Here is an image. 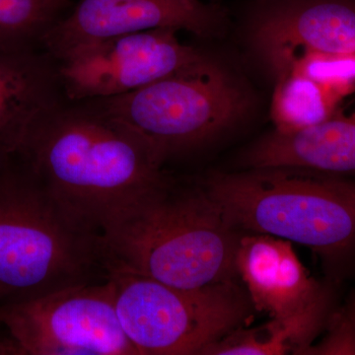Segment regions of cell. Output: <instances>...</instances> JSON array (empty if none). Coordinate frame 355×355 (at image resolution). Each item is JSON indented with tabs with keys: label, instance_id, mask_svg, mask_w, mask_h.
<instances>
[{
	"label": "cell",
	"instance_id": "6da1fadb",
	"mask_svg": "<svg viewBox=\"0 0 355 355\" xmlns=\"http://www.w3.org/2000/svg\"><path fill=\"white\" fill-rule=\"evenodd\" d=\"M15 158L99 235L114 214L172 176L137 135L85 101H64L44 114Z\"/></svg>",
	"mask_w": 355,
	"mask_h": 355
},
{
	"label": "cell",
	"instance_id": "7a4b0ae2",
	"mask_svg": "<svg viewBox=\"0 0 355 355\" xmlns=\"http://www.w3.org/2000/svg\"><path fill=\"white\" fill-rule=\"evenodd\" d=\"M243 234L200 180L181 182L172 175L114 214L100 239L107 270L193 289L239 279Z\"/></svg>",
	"mask_w": 355,
	"mask_h": 355
},
{
	"label": "cell",
	"instance_id": "3957f363",
	"mask_svg": "<svg viewBox=\"0 0 355 355\" xmlns=\"http://www.w3.org/2000/svg\"><path fill=\"white\" fill-rule=\"evenodd\" d=\"M243 233L309 248L328 279L342 284L355 272V178L294 167L247 168L200 180Z\"/></svg>",
	"mask_w": 355,
	"mask_h": 355
},
{
	"label": "cell",
	"instance_id": "277c9868",
	"mask_svg": "<svg viewBox=\"0 0 355 355\" xmlns=\"http://www.w3.org/2000/svg\"><path fill=\"white\" fill-rule=\"evenodd\" d=\"M108 275L98 233L69 216L18 159L0 168V302Z\"/></svg>",
	"mask_w": 355,
	"mask_h": 355
},
{
	"label": "cell",
	"instance_id": "5b68a950",
	"mask_svg": "<svg viewBox=\"0 0 355 355\" xmlns=\"http://www.w3.org/2000/svg\"><path fill=\"white\" fill-rule=\"evenodd\" d=\"M85 102L137 135L164 168L220 137L249 107L244 89L214 58L135 92Z\"/></svg>",
	"mask_w": 355,
	"mask_h": 355
},
{
	"label": "cell",
	"instance_id": "8992f818",
	"mask_svg": "<svg viewBox=\"0 0 355 355\" xmlns=\"http://www.w3.org/2000/svg\"><path fill=\"white\" fill-rule=\"evenodd\" d=\"M116 310L139 355L202 354L224 336L251 324L254 309L237 280L179 288L110 270Z\"/></svg>",
	"mask_w": 355,
	"mask_h": 355
},
{
	"label": "cell",
	"instance_id": "52a82bcc",
	"mask_svg": "<svg viewBox=\"0 0 355 355\" xmlns=\"http://www.w3.org/2000/svg\"><path fill=\"white\" fill-rule=\"evenodd\" d=\"M111 277L0 302L17 355H139L121 328Z\"/></svg>",
	"mask_w": 355,
	"mask_h": 355
},
{
	"label": "cell",
	"instance_id": "ba28073f",
	"mask_svg": "<svg viewBox=\"0 0 355 355\" xmlns=\"http://www.w3.org/2000/svg\"><path fill=\"white\" fill-rule=\"evenodd\" d=\"M176 30H147L83 44L55 58L67 101L128 94L212 60L178 39Z\"/></svg>",
	"mask_w": 355,
	"mask_h": 355
},
{
	"label": "cell",
	"instance_id": "9c48e42d",
	"mask_svg": "<svg viewBox=\"0 0 355 355\" xmlns=\"http://www.w3.org/2000/svg\"><path fill=\"white\" fill-rule=\"evenodd\" d=\"M291 244L273 236L244 233L236 266L254 309L284 324L293 336L294 354H305L342 305L340 286L313 279Z\"/></svg>",
	"mask_w": 355,
	"mask_h": 355
},
{
	"label": "cell",
	"instance_id": "30bf717a",
	"mask_svg": "<svg viewBox=\"0 0 355 355\" xmlns=\"http://www.w3.org/2000/svg\"><path fill=\"white\" fill-rule=\"evenodd\" d=\"M227 19L225 9L202 0H80L51 28L44 49L58 57L83 44L162 28L207 39L220 34Z\"/></svg>",
	"mask_w": 355,
	"mask_h": 355
},
{
	"label": "cell",
	"instance_id": "8fae6325",
	"mask_svg": "<svg viewBox=\"0 0 355 355\" xmlns=\"http://www.w3.org/2000/svg\"><path fill=\"white\" fill-rule=\"evenodd\" d=\"M250 40L272 74L305 53H355V0H253Z\"/></svg>",
	"mask_w": 355,
	"mask_h": 355
},
{
	"label": "cell",
	"instance_id": "7c38bea8",
	"mask_svg": "<svg viewBox=\"0 0 355 355\" xmlns=\"http://www.w3.org/2000/svg\"><path fill=\"white\" fill-rule=\"evenodd\" d=\"M64 101L48 51H0V168L16 157L33 125Z\"/></svg>",
	"mask_w": 355,
	"mask_h": 355
},
{
	"label": "cell",
	"instance_id": "4fadbf2b",
	"mask_svg": "<svg viewBox=\"0 0 355 355\" xmlns=\"http://www.w3.org/2000/svg\"><path fill=\"white\" fill-rule=\"evenodd\" d=\"M246 168L294 167L355 178V97L330 118L293 132H272L244 153Z\"/></svg>",
	"mask_w": 355,
	"mask_h": 355
},
{
	"label": "cell",
	"instance_id": "5bb4252c",
	"mask_svg": "<svg viewBox=\"0 0 355 355\" xmlns=\"http://www.w3.org/2000/svg\"><path fill=\"white\" fill-rule=\"evenodd\" d=\"M72 7L70 0H0V51L44 49L46 35Z\"/></svg>",
	"mask_w": 355,
	"mask_h": 355
},
{
	"label": "cell",
	"instance_id": "9a60e30c",
	"mask_svg": "<svg viewBox=\"0 0 355 355\" xmlns=\"http://www.w3.org/2000/svg\"><path fill=\"white\" fill-rule=\"evenodd\" d=\"M294 340L291 331L279 322L270 319L257 328L236 329L210 345L202 354L272 355L293 352Z\"/></svg>",
	"mask_w": 355,
	"mask_h": 355
},
{
	"label": "cell",
	"instance_id": "2e32d148",
	"mask_svg": "<svg viewBox=\"0 0 355 355\" xmlns=\"http://www.w3.org/2000/svg\"><path fill=\"white\" fill-rule=\"evenodd\" d=\"M328 335L317 347L311 345L305 354H355V326L343 304L327 326Z\"/></svg>",
	"mask_w": 355,
	"mask_h": 355
},
{
	"label": "cell",
	"instance_id": "e0dca14e",
	"mask_svg": "<svg viewBox=\"0 0 355 355\" xmlns=\"http://www.w3.org/2000/svg\"><path fill=\"white\" fill-rule=\"evenodd\" d=\"M343 308L355 326V291L350 292L345 303H343Z\"/></svg>",
	"mask_w": 355,
	"mask_h": 355
},
{
	"label": "cell",
	"instance_id": "ac0fdd59",
	"mask_svg": "<svg viewBox=\"0 0 355 355\" xmlns=\"http://www.w3.org/2000/svg\"><path fill=\"white\" fill-rule=\"evenodd\" d=\"M0 355H17V352L10 340H0Z\"/></svg>",
	"mask_w": 355,
	"mask_h": 355
},
{
	"label": "cell",
	"instance_id": "d6986e66",
	"mask_svg": "<svg viewBox=\"0 0 355 355\" xmlns=\"http://www.w3.org/2000/svg\"><path fill=\"white\" fill-rule=\"evenodd\" d=\"M354 277H355V272H354Z\"/></svg>",
	"mask_w": 355,
	"mask_h": 355
}]
</instances>
